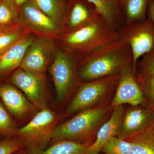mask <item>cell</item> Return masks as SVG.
Returning a JSON list of instances; mask_svg holds the SVG:
<instances>
[{"label":"cell","instance_id":"cell-1","mask_svg":"<svg viewBox=\"0 0 154 154\" xmlns=\"http://www.w3.org/2000/svg\"><path fill=\"white\" fill-rule=\"evenodd\" d=\"M133 63L128 44L116 41L80 57L77 72L81 82H89L119 74L123 68Z\"/></svg>","mask_w":154,"mask_h":154},{"label":"cell","instance_id":"cell-2","mask_svg":"<svg viewBox=\"0 0 154 154\" xmlns=\"http://www.w3.org/2000/svg\"><path fill=\"white\" fill-rule=\"evenodd\" d=\"M113 110L108 105L81 110L74 117L57 125L50 144L62 140L94 143L99 129L110 118Z\"/></svg>","mask_w":154,"mask_h":154},{"label":"cell","instance_id":"cell-3","mask_svg":"<svg viewBox=\"0 0 154 154\" xmlns=\"http://www.w3.org/2000/svg\"><path fill=\"white\" fill-rule=\"evenodd\" d=\"M118 31L101 16L83 28L63 33L61 48L79 58L118 39Z\"/></svg>","mask_w":154,"mask_h":154},{"label":"cell","instance_id":"cell-4","mask_svg":"<svg viewBox=\"0 0 154 154\" xmlns=\"http://www.w3.org/2000/svg\"><path fill=\"white\" fill-rule=\"evenodd\" d=\"M119 74L89 82H81L65 112L69 116L78 111L110 105L116 92Z\"/></svg>","mask_w":154,"mask_h":154},{"label":"cell","instance_id":"cell-5","mask_svg":"<svg viewBox=\"0 0 154 154\" xmlns=\"http://www.w3.org/2000/svg\"><path fill=\"white\" fill-rule=\"evenodd\" d=\"M59 117L48 107L42 109L28 124L17 130L13 137L20 141L28 153L44 150L51 142Z\"/></svg>","mask_w":154,"mask_h":154},{"label":"cell","instance_id":"cell-6","mask_svg":"<svg viewBox=\"0 0 154 154\" xmlns=\"http://www.w3.org/2000/svg\"><path fill=\"white\" fill-rule=\"evenodd\" d=\"M80 58L59 47L54 60L49 67L56 92L57 100L66 101L75 92L81 82L77 72Z\"/></svg>","mask_w":154,"mask_h":154},{"label":"cell","instance_id":"cell-7","mask_svg":"<svg viewBox=\"0 0 154 154\" xmlns=\"http://www.w3.org/2000/svg\"><path fill=\"white\" fill-rule=\"evenodd\" d=\"M117 38L131 48L135 71L138 59L154 48V22L147 18L125 25L118 30Z\"/></svg>","mask_w":154,"mask_h":154},{"label":"cell","instance_id":"cell-8","mask_svg":"<svg viewBox=\"0 0 154 154\" xmlns=\"http://www.w3.org/2000/svg\"><path fill=\"white\" fill-rule=\"evenodd\" d=\"M20 9L19 23L29 32L54 40L60 37L61 25L44 14L33 0L25 3Z\"/></svg>","mask_w":154,"mask_h":154},{"label":"cell","instance_id":"cell-9","mask_svg":"<svg viewBox=\"0 0 154 154\" xmlns=\"http://www.w3.org/2000/svg\"><path fill=\"white\" fill-rule=\"evenodd\" d=\"M10 81L36 108L41 110L47 108L48 88L45 73L27 71L19 68L13 73Z\"/></svg>","mask_w":154,"mask_h":154},{"label":"cell","instance_id":"cell-10","mask_svg":"<svg viewBox=\"0 0 154 154\" xmlns=\"http://www.w3.org/2000/svg\"><path fill=\"white\" fill-rule=\"evenodd\" d=\"M58 48L54 39L37 36L28 48L19 68L27 71L45 73Z\"/></svg>","mask_w":154,"mask_h":154},{"label":"cell","instance_id":"cell-11","mask_svg":"<svg viewBox=\"0 0 154 154\" xmlns=\"http://www.w3.org/2000/svg\"><path fill=\"white\" fill-rule=\"evenodd\" d=\"M133 63L125 67L119 75V82L116 92L110 106L128 104L131 106L144 105L145 100L135 76Z\"/></svg>","mask_w":154,"mask_h":154},{"label":"cell","instance_id":"cell-12","mask_svg":"<svg viewBox=\"0 0 154 154\" xmlns=\"http://www.w3.org/2000/svg\"><path fill=\"white\" fill-rule=\"evenodd\" d=\"M154 119V111L145 105L125 107L116 137L126 139L149 128Z\"/></svg>","mask_w":154,"mask_h":154},{"label":"cell","instance_id":"cell-13","mask_svg":"<svg viewBox=\"0 0 154 154\" xmlns=\"http://www.w3.org/2000/svg\"><path fill=\"white\" fill-rule=\"evenodd\" d=\"M100 15L96 6L88 0H69L62 24L63 33L83 28Z\"/></svg>","mask_w":154,"mask_h":154},{"label":"cell","instance_id":"cell-14","mask_svg":"<svg viewBox=\"0 0 154 154\" xmlns=\"http://www.w3.org/2000/svg\"><path fill=\"white\" fill-rule=\"evenodd\" d=\"M0 97L8 110L17 119L27 116L36 108L19 90L10 84L0 85Z\"/></svg>","mask_w":154,"mask_h":154},{"label":"cell","instance_id":"cell-15","mask_svg":"<svg viewBox=\"0 0 154 154\" xmlns=\"http://www.w3.org/2000/svg\"><path fill=\"white\" fill-rule=\"evenodd\" d=\"M36 36L30 32L0 54V76L19 68L28 48Z\"/></svg>","mask_w":154,"mask_h":154},{"label":"cell","instance_id":"cell-16","mask_svg":"<svg viewBox=\"0 0 154 154\" xmlns=\"http://www.w3.org/2000/svg\"><path fill=\"white\" fill-rule=\"evenodd\" d=\"M125 105L113 107L110 118L101 126L96 139L88 149V154H99L102 148L113 137H116L125 109Z\"/></svg>","mask_w":154,"mask_h":154},{"label":"cell","instance_id":"cell-17","mask_svg":"<svg viewBox=\"0 0 154 154\" xmlns=\"http://www.w3.org/2000/svg\"><path fill=\"white\" fill-rule=\"evenodd\" d=\"M93 3L100 15L117 31L125 26L119 0H88Z\"/></svg>","mask_w":154,"mask_h":154},{"label":"cell","instance_id":"cell-18","mask_svg":"<svg viewBox=\"0 0 154 154\" xmlns=\"http://www.w3.org/2000/svg\"><path fill=\"white\" fill-rule=\"evenodd\" d=\"M151 0H119L125 25L147 19V11Z\"/></svg>","mask_w":154,"mask_h":154},{"label":"cell","instance_id":"cell-19","mask_svg":"<svg viewBox=\"0 0 154 154\" xmlns=\"http://www.w3.org/2000/svg\"><path fill=\"white\" fill-rule=\"evenodd\" d=\"M92 143H81L73 141L62 140L50 144L42 150L28 154H88Z\"/></svg>","mask_w":154,"mask_h":154},{"label":"cell","instance_id":"cell-20","mask_svg":"<svg viewBox=\"0 0 154 154\" xmlns=\"http://www.w3.org/2000/svg\"><path fill=\"white\" fill-rule=\"evenodd\" d=\"M125 140L131 144L129 154H154V135L149 128Z\"/></svg>","mask_w":154,"mask_h":154},{"label":"cell","instance_id":"cell-21","mask_svg":"<svg viewBox=\"0 0 154 154\" xmlns=\"http://www.w3.org/2000/svg\"><path fill=\"white\" fill-rule=\"evenodd\" d=\"M45 15L61 25L69 0H33Z\"/></svg>","mask_w":154,"mask_h":154},{"label":"cell","instance_id":"cell-22","mask_svg":"<svg viewBox=\"0 0 154 154\" xmlns=\"http://www.w3.org/2000/svg\"><path fill=\"white\" fill-rule=\"evenodd\" d=\"M29 33L19 23L0 28V54Z\"/></svg>","mask_w":154,"mask_h":154},{"label":"cell","instance_id":"cell-23","mask_svg":"<svg viewBox=\"0 0 154 154\" xmlns=\"http://www.w3.org/2000/svg\"><path fill=\"white\" fill-rule=\"evenodd\" d=\"M20 9L14 0H0V28L19 23Z\"/></svg>","mask_w":154,"mask_h":154},{"label":"cell","instance_id":"cell-24","mask_svg":"<svg viewBox=\"0 0 154 154\" xmlns=\"http://www.w3.org/2000/svg\"><path fill=\"white\" fill-rule=\"evenodd\" d=\"M142 57L136 65L135 76L138 84L154 74V48Z\"/></svg>","mask_w":154,"mask_h":154},{"label":"cell","instance_id":"cell-25","mask_svg":"<svg viewBox=\"0 0 154 154\" xmlns=\"http://www.w3.org/2000/svg\"><path fill=\"white\" fill-rule=\"evenodd\" d=\"M131 144L125 140L116 137H111L103 146L102 154H129Z\"/></svg>","mask_w":154,"mask_h":154},{"label":"cell","instance_id":"cell-26","mask_svg":"<svg viewBox=\"0 0 154 154\" xmlns=\"http://www.w3.org/2000/svg\"><path fill=\"white\" fill-rule=\"evenodd\" d=\"M18 129L17 124L0 102V134L13 137Z\"/></svg>","mask_w":154,"mask_h":154},{"label":"cell","instance_id":"cell-27","mask_svg":"<svg viewBox=\"0 0 154 154\" xmlns=\"http://www.w3.org/2000/svg\"><path fill=\"white\" fill-rule=\"evenodd\" d=\"M138 84L145 100L146 106L154 112V74Z\"/></svg>","mask_w":154,"mask_h":154},{"label":"cell","instance_id":"cell-28","mask_svg":"<svg viewBox=\"0 0 154 154\" xmlns=\"http://www.w3.org/2000/svg\"><path fill=\"white\" fill-rule=\"evenodd\" d=\"M23 148L24 147L22 144L15 138L0 140V154H12Z\"/></svg>","mask_w":154,"mask_h":154},{"label":"cell","instance_id":"cell-29","mask_svg":"<svg viewBox=\"0 0 154 154\" xmlns=\"http://www.w3.org/2000/svg\"><path fill=\"white\" fill-rule=\"evenodd\" d=\"M147 18L154 22V0H151L147 11Z\"/></svg>","mask_w":154,"mask_h":154},{"label":"cell","instance_id":"cell-30","mask_svg":"<svg viewBox=\"0 0 154 154\" xmlns=\"http://www.w3.org/2000/svg\"><path fill=\"white\" fill-rule=\"evenodd\" d=\"M29 1L30 0H14L17 5L19 8Z\"/></svg>","mask_w":154,"mask_h":154},{"label":"cell","instance_id":"cell-31","mask_svg":"<svg viewBox=\"0 0 154 154\" xmlns=\"http://www.w3.org/2000/svg\"><path fill=\"white\" fill-rule=\"evenodd\" d=\"M12 154H28V153L26 149L23 148L13 153Z\"/></svg>","mask_w":154,"mask_h":154},{"label":"cell","instance_id":"cell-32","mask_svg":"<svg viewBox=\"0 0 154 154\" xmlns=\"http://www.w3.org/2000/svg\"><path fill=\"white\" fill-rule=\"evenodd\" d=\"M149 128L151 131L152 133L154 135V119L152 122V124H151Z\"/></svg>","mask_w":154,"mask_h":154},{"label":"cell","instance_id":"cell-33","mask_svg":"<svg viewBox=\"0 0 154 154\" xmlns=\"http://www.w3.org/2000/svg\"></svg>","mask_w":154,"mask_h":154}]
</instances>
